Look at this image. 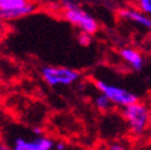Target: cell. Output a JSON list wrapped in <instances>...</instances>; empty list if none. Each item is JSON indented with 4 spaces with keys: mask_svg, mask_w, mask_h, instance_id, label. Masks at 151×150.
I'll return each mask as SVG.
<instances>
[{
    "mask_svg": "<svg viewBox=\"0 0 151 150\" xmlns=\"http://www.w3.org/2000/svg\"><path fill=\"white\" fill-rule=\"evenodd\" d=\"M42 78L50 87L56 85H71L76 83L81 74L78 71L68 67H56V66H46L41 70Z\"/></svg>",
    "mask_w": 151,
    "mask_h": 150,
    "instance_id": "3957f363",
    "label": "cell"
},
{
    "mask_svg": "<svg viewBox=\"0 0 151 150\" xmlns=\"http://www.w3.org/2000/svg\"><path fill=\"white\" fill-rule=\"evenodd\" d=\"M149 54H150V58H151V50H150V53H149Z\"/></svg>",
    "mask_w": 151,
    "mask_h": 150,
    "instance_id": "d6986e66",
    "label": "cell"
},
{
    "mask_svg": "<svg viewBox=\"0 0 151 150\" xmlns=\"http://www.w3.org/2000/svg\"><path fill=\"white\" fill-rule=\"evenodd\" d=\"M55 143L45 136H36L32 139H25L18 137L13 142L14 150H52L54 149Z\"/></svg>",
    "mask_w": 151,
    "mask_h": 150,
    "instance_id": "5b68a950",
    "label": "cell"
},
{
    "mask_svg": "<svg viewBox=\"0 0 151 150\" xmlns=\"http://www.w3.org/2000/svg\"><path fill=\"white\" fill-rule=\"evenodd\" d=\"M5 149H6V146H5V145H3V143L0 142V150H5Z\"/></svg>",
    "mask_w": 151,
    "mask_h": 150,
    "instance_id": "ac0fdd59",
    "label": "cell"
},
{
    "mask_svg": "<svg viewBox=\"0 0 151 150\" xmlns=\"http://www.w3.org/2000/svg\"><path fill=\"white\" fill-rule=\"evenodd\" d=\"M36 10V5L34 3H29L27 6L18 10H3L0 9V21H14L21 17L28 16Z\"/></svg>",
    "mask_w": 151,
    "mask_h": 150,
    "instance_id": "ba28073f",
    "label": "cell"
},
{
    "mask_svg": "<svg viewBox=\"0 0 151 150\" xmlns=\"http://www.w3.org/2000/svg\"><path fill=\"white\" fill-rule=\"evenodd\" d=\"M115 145H109L108 148L109 149H113V150H122V149H126V146L125 145H118L119 143H114Z\"/></svg>",
    "mask_w": 151,
    "mask_h": 150,
    "instance_id": "5bb4252c",
    "label": "cell"
},
{
    "mask_svg": "<svg viewBox=\"0 0 151 150\" xmlns=\"http://www.w3.org/2000/svg\"><path fill=\"white\" fill-rule=\"evenodd\" d=\"M29 0H0V9L3 10H18L27 6Z\"/></svg>",
    "mask_w": 151,
    "mask_h": 150,
    "instance_id": "30bf717a",
    "label": "cell"
},
{
    "mask_svg": "<svg viewBox=\"0 0 151 150\" xmlns=\"http://www.w3.org/2000/svg\"><path fill=\"white\" fill-rule=\"evenodd\" d=\"M64 17L67 22L78 28L81 31L95 34L99 30V23L90 13L84 11L74 0H61Z\"/></svg>",
    "mask_w": 151,
    "mask_h": 150,
    "instance_id": "7a4b0ae2",
    "label": "cell"
},
{
    "mask_svg": "<svg viewBox=\"0 0 151 150\" xmlns=\"http://www.w3.org/2000/svg\"><path fill=\"white\" fill-rule=\"evenodd\" d=\"M67 146L65 145V143H63V142H58V143H55V145H54V149H56V150H64V149H66Z\"/></svg>",
    "mask_w": 151,
    "mask_h": 150,
    "instance_id": "4fadbf2b",
    "label": "cell"
},
{
    "mask_svg": "<svg viewBox=\"0 0 151 150\" xmlns=\"http://www.w3.org/2000/svg\"><path fill=\"white\" fill-rule=\"evenodd\" d=\"M120 58L133 70V71H140L144 67L145 58L143 53L133 47H125L120 50Z\"/></svg>",
    "mask_w": 151,
    "mask_h": 150,
    "instance_id": "52a82bcc",
    "label": "cell"
},
{
    "mask_svg": "<svg viewBox=\"0 0 151 150\" xmlns=\"http://www.w3.org/2000/svg\"><path fill=\"white\" fill-rule=\"evenodd\" d=\"M121 117L131 136L139 138L151 131L149 102L138 100L137 102L121 107Z\"/></svg>",
    "mask_w": 151,
    "mask_h": 150,
    "instance_id": "6da1fadb",
    "label": "cell"
},
{
    "mask_svg": "<svg viewBox=\"0 0 151 150\" xmlns=\"http://www.w3.org/2000/svg\"><path fill=\"white\" fill-rule=\"evenodd\" d=\"M79 42H81L83 46H88V45H90V43H91V34L81 31V35H79Z\"/></svg>",
    "mask_w": 151,
    "mask_h": 150,
    "instance_id": "7c38bea8",
    "label": "cell"
},
{
    "mask_svg": "<svg viewBox=\"0 0 151 150\" xmlns=\"http://www.w3.org/2000/svg\"><path fill=\"white\" fill-rule=\"evenodd\" d=\"M95 85L99 91L103 92L104 95H107L111 100L114 106H118L120 108L125 107L129 103L137 102L139 100V97L134 92H132L127 89H124V88H120L115 84H110L104 81H96Z\"/></svg>",
    "mask_w": 151,
    "mask_h": 150,
    "instance_id": "277c9868",
    "label": "cell"
},
{
    "mask_svg": "<svg viewBox=\"0 0 151 150\" xmlns=\"http://www.w3.org/2000/svg\"><path fill=\"white\" fill-rule=\"evenodd\" d=\"M3 22H4V21H0V35H1V34L4 32V30H5V25H4Z\"/></svg>",
    "mask_w": 151,
    "mask_h": 150,
    "instance_id": "2e32d148",
    "label": "cell"
},
{
    "mask_svg": "<svg viewBox=\"0 0 151 150\" xmlns=\"http://www.w3.org/2000/svg\"><path fill=\"white\" fill-rule=\"evenodd\" d=\"M147 102H149V106H150V127H151V97Z\"/></svg>",
    "mask_w": 151,
    "mask_h": 150,
    "instance_id": "e0dca14e",
    "label": "cell"
},
{
    "mask_svg": "<svg viewBox=\"0 0 151 150\" xmlns=\"http://www.w3.org/2000/svg\"><path fill=\"white\" fill-rule=\"evenodd\" d=\"M93 105H95V107L99 110L103 112V113H107V112L111 110L113 107H114V103L111 102V100L101 91L99 95H96L95 99H93Z\"/></svg>",
    "mask_w": 151,
    "mask_h": 150,
    "instance_id": "9c48e42d",
    "label": "cell"
},
{
    "mask_svg": "<svg viewBox=\"0 0 151 150\" xmlns=\"http://www.w3.org/2000/svg\"><path fill=\"white\" fill-rule=\"evenodd\" d=\"M119 16L122 18V19L131 22L132 24H137L138 27L144 29L146 32H151V16L136 9L134 6L129 7V9L120 10Z\"/></svg>",
    "mask_w": 151,
    "mask_h": 150,
    "instance_id": "8992f818",
    "label": "cell"
},
{
    "mask_svg": "<svg viewBox=\"0 0 151 150\" xmlns=\"http://www.w3.org/2000/svg\"><path fill=\"white\" fill-rule=\"evenodd\" d=\"M32 133L35 136H42V130L40 127H34L32 128Z\"/></svg>",
    "mask_w": 151,
    "mask_h": 150,
    "instance_id": "9a60e30c",
    "label": "cell"
},
{
    "mask_svg": "<svg viewBox=\"0 0 151 150\" xmlns=\"http://www.w3.org/2000/svg\"><path fill=\"white\" fill-rule=\"evenodd\" d=\"M0 36H1V35H0Z\"/></svg>",
    "mask_w": 151,
    "mask_h": 150,
    "instance_id": "ffe728a7",
    "label": "cell"
},
{
    "mask_svg": "<svg viewBox=\"0 0 151 150\" xmlns=\"http://www.w3.org/2000/svg\"><path fill=\"white\" fill-rule=\"evenodd\" d=\"M132 4L136 9L151 16V0H132Z\"/></svg>",
    "mask_w": 151,
    "mask_h": 150,
    "instance_id": "8fae6325",
    "label": "cell"
}]
</instances>
